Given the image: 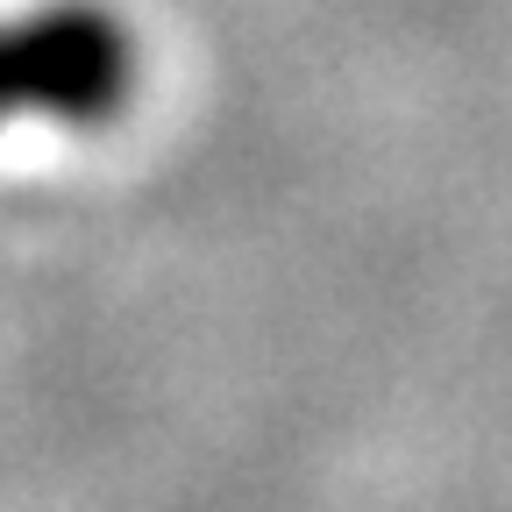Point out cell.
<instances>
[{
  "label": "cell",
  "mask_w": 512,
  "mask_h": 512,
  "mask_svg": "<svg viewBox=\"0 0 512 512\" xmlns=\"http://www.w3.org/2000/svg\"><path fill=\"white\" fill-rule=\"evenodd\" d=\"M143 86V43L107 0H36L0 15V128H107Z\"/></svg>",
  "instance_id": "obj_1"
}]
</instances>
